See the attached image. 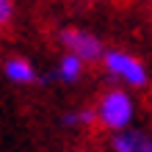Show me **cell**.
<instances>
[{
    "label": "cell",
    "instance_id": "obj_4",
    "mask_svg": "<svg viewBox=\"0 0 152 152\" xmlns=\"http://www.w3.org/2000/svg\"><path fill=\"white\" fill-rule=\"evenodd\" d=\"M113 149L116 152H152V141L144 138V133L122 130L113 136Z\"/></svg>",
    "mask_w": 152,
    "mask_h": 152
},
{
    "label": "cell",
    "instance_id": "obj_1",
    "mask_svg": "<svg viewBox=\"0 0 152 152\" xmlns=\"http://www.w3.org/2000/svg\"><path fill=\"white\" fill-rule=\"evenodd\" d=\"M97 116H100V122L105 124V127L122 133L130 124V119H133V102H130V97L124 91H108L102 97V102H100Z\"/></svg>",
    "mask_w": 152,
    "mask_h": 152
},
{
    "label": "cell",
    "instance_id": "obj_7",
    "mask_svg": "<svg viewBox=\"0 0 152 152\" xmlns=\"http://www.w3.org/2000/svg\"><path fill=\"white\" fill-rule=\"evenodd\" d=\"M66 124H91L94 122V111H77V113H66L64 116Z\"/></svg>",
    "mask_w": 152,
    "mask_h": 152
},
{
    "label": "cell",
    "instance_id": "obj_3",
    "mask_svg": "<svg viewBox=\"0 0 152 152\" xmlns=\"http://www.w3.org/2000/svg\"><path fill=\"white\" fill-rule=\"evenodd\" d=\"M61 42L69 47V56H75L80 61H94L102 56V44L97 36L91 33H83V31H64Z\"/></svg>",
    "mask_w": 152,
    "mask_h": 152
},
{
    "label": "cell",
    "instance_id": "obj_8",
    "mask_svg": "<svg viewBox=\"0 0 152 152\" xmlns=\"http://www.w3.org/2000/svg\"><path fill=\"white\" fill-rule=\"evenodd\" d=\"M8 17H11V3L8 0H0V25L8 22Z\"/></svg>",
    "mask_w": 152,
    "mask_h": 152
},
{
    "label": "cell",
    "instance_id": "obj_6",
    "mask_svg": "<svg viewBox=\"0 0 152 152\" xmlns=\"http://www.w3.org/2000/svg\"><path fill=\"white\" fill-rule=\"evenodd\" d=\"M80 69H83V61L75 58V56H64L61 58V66H58V77L66 80V83H72V80H77Z\"/></svg>",
    "mask_w": 152,
    "mask_h": 152
},
{
    "label": "cell",
    "instance_id": "obj_2",
    "mask_svg": "<svg viewBox=\"0 0 152 152\" xmlns=\"http://www.w3.org/2000/svg\"><path fill=\"white\" fill-rule=\"evenodd\" d=\"M105 66H108L111 75L122 77L124 83H130V86H147V69L141 66V61H136L133 56H127V53L111 50L108 56H105Z\"/></svg>",
    "mask_w": 152,
    "mask_h": 152
},
{
    "label": "cell",
    "instance_id": "obj_5",
    "mask_svg": "<svg viewBox=\"0 0 152 152\" xmlns=\"http://www.w3.org/2000/svg\"><path fill=\"white\" fill-rule=\"evenodd\" d=\"M6 75H8V80H14V83H31L33 77V66L28 64V61H22V58H11L6 64Z\"/></svg>",
    "mask_w": 152,
    "mask_h": 152
}]
</instances>
